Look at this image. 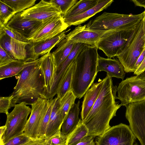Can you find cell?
Instances as JSON below:
<instances>
[{"label":"cell","mask_w":145,"mask_h":145,"mask_svg":"<svg viewBox=\"0 0 145 145\" xmlns=\"http://www.w3.org/2000/svg\"><path fill=\"white\" fill-rule=\"evenodd\" d=\"M117 86L106 74L100 93L91 110L82 121L88 130V136H99L109 129L110 120L122 106L116 101Z\"/></svg>","instance_id":"6da1fadb"},{"label":"cell","mask_w":145,"mask_h":145,"mask_svg":"<svg viewBox=\"0 0 145 145\" xmlns=\"http://www.w3.org/2000/svg\"><path fill=\"white\" fill-rule=\"evenodd\" d=\"M97 50L96 46L85 44L74 60L71 89L77 98L82 97L93 83L97 73Z\"/></svg>","instance_id":"7a4b0ae2"},{"label":"cell","mask_w":145,"mask_h":145,"mask_svg":"<svg viewBox=\"0 0 145 145\" xmlns=\"http://www.w3.org/2000/svg\"><path fill=\"white\" fill-rule=\"evenodd\" d=\"M17 75L16 84L10 95L12 107L16 103L25 102L30 105L39 98H45L44 80L40 59L38 63L25 68Z\"/></svg>","instance_id":"3957f363"},{"label":"cell","mask_w":145,"mask_h":145,"mask_svg":"<svg viewBox=\"0 0 145 145\" xmlns=\"http://www.w3.org/2000/svg\"><path fill=\"white\" fill-rule=\"evenodd\" d=\"M144 11L136 15L104 12L86 24L87 28L94 31L133 30L143 20Z\"/></svg>","instance_id":"277c9868"},{"label":"cell","mask_w":145,"mask_h":145,"mask_svg":"<svg viewBox=\"0 0 145 145\" xmlns=\"http://www.w3.org/2000/svg\"><path fill=\"white\" fill-rule=\"evenodd\" d=\"M145 44L142 20L138 24L126 46L116 57L126 72H134L135 66Z\"/></svg>","instance_id":"5b68a950"},{"label":"cell","mask_w":145,"mask_h":145,"mask_svg":"<svg viewBox=\"0 0 145 145\" xmlns=\"http://www.w3.org/2000/svg\"><path fill=\"white\" fill-rule=\"evenodd\" d=\"M25 102L16 104L12 111L7 115L6 129L0 140V145H4L12 138L24 133L27 117L31 111Z\"/></svg>","instance_id":"8992f818"},{"label":"cell","mask_w":145,"mask_h":145,"mask_svg":"<svg viewBox=\"0 0 145 145\" xmlns=\"http://www.w3.org/2000/svg\"><path fill=\"white\" fill-rule=\"evenodd\" d=\"M118 99L122 106L145 100V79L140 75L126 78L122 80L117 88Z\"/></svg>","instance_id":"52a82bcc"},{"label":"cell","mask_w":145,"mask_h":145,"mask_svg":"<svg viewBox=\"0 0 145 145\" xmlns=\"http://www.w3.org/2000/svg\"><path fill=\"white\" fill-rule=\"evenodd\" d=\"M134 30H116L105 33L96 46L102 50L108 58L116 56L120 54L128 42Z\"/></svg>","instance_id":"ba28073f"},{"label":"cell","mask_w":145,"mask_h":145,"mask_svg":"<svg viewBox=\"0 0 145 145\" xmlns=\"http://www.w3.org/2000/svg\"><path fill=\"white\" fill-rule=\"evenodd\" d=\"M136 137L129 125L120 123L97 136L96 145H135Z\"/></svg>","instance_id":"9c48e42d"},{"label":"cell","mask_w":145,"mask_h":145,"mask_svg":"<svg viewBox=\"0 0 145 145\" xmlns=\"http://www.w3.org/2000/svg\"><path fill=\"white\" fill-rule=\"evenodd\" d=\"M126 107L125 117L131 130L140 145H145V100Z\"/></svg>","instance_id":"30bf717a"},{"label":"cell","mask_w":145,"mask_h":145,"mask_svg":"<svg viewBox=\"0 0 145 145\" xmlns=\"http://www.w3.org/2000/svg\"><path fill=\"white\" fill-rule=\"evenodd\" d=\"M68 27L62 15L56 16L43 22L37 31L27 39L31 42H36L51 39Z\"/></svg>","instance_id":"8fae6325"},{"label":"cell","mask_w":145,"mask_h":145,"mask_svg":"<svg viewBox=\"0 0 145 145\" xmlns=\"http://www.w3.org/2000/svg\"><path fill=\"white\" fill-rule=\"evenodd\" d=\"M49 99L39 98L31 104V111L24 133L31 138L37 139L38 132L42 121L47 110Z\"/></svg>","instance_id":"7c38bea8"},{"label":"cell","mask_w":145,"mask_h":145,"mask_svg":"<svg viewBox=\"0 0 145 145\" xmlns=\"http://www.w3.org/2000/svg\"><path fill=\"white\" fill-rule=\"evenodd\" d=\"M20 13L26 18L41 22L62 15L60 8L56 4L43 0Z\"/></svg>","instance_id":"4fadbf2b"},{"label":"cell","mask_w":145,"mask_h":145,"mask_svg":"<svg viewBox=\"0 0 145 145\" xmlns=\"http://www.w3.org/2000/svg\"><path fill=\"white\" fill-rule=\"evenodd\" d=\"M63 31L55 37L46 40L36 42H31L27 46V57L30 61L39 59L40 56L43 55L50 52L55 46L66 37Z\"/></svg>","instance_id":"5bb4252c"},{"label":"cell","mask_w":145,"mask_h":145,"mask_svg":"<svg viewBox=\"0 0 145 145\" xmlns=\"http://www.w3.org/2000/svg\"><path fill=\"white\" fill-rule=\"evenodd\" d=\"M106 31H91L87 28L86 24L79 25L66 35L65 38L75 43L96 46L101 37Z\"/></svg>","instance_id":"9a60e30c"},{"label":"cell","mask_w":145,"mask_h":145,"mask_svg":"<svg viewBox=\"0 0 145 145\" xmlns=\"http://www.w3.org/2000/svg\"><path fill=\"white\" fill-rule=\"evenodd\" d=\"M85 45L84 43H76L68 56L58 67H55L49 99L53 98L57 94L59 85L68 69Z\"/></svg>","instance_id":"2e32d148"},{"label":"cell","mask_w":145,"mask_h":145,"mask_svg":"<svg viewBox=\"0 0 145 145\" xmlns=\"http://www.w3.org/2000/svg\"><path fill=\"white\" fill-rule=\"evenodd\" d=\"M43 22L26 18L20 12L14 14L5 26L20 33L27 39L34 34Z\"/></svg>","instance_id":"e0dca14e"},{"label":"cell","mask_w":145,"mask_h":145,"mask_svg":"<svg viewBox=\"0 0 145 145\" xmlns=\"http://www.w3.org/2000/svg\"><path fill=\"white\" fill-rule=\"evenodd\" d=\"M0 46L12 57L18 60L27 57V46L30 43L22 42L11 38L0 30Z\"/></svg>","instance_id":"ac0fdd59"},{"label":"cell","mask_w":145,"mask_h":145,"mask_svg":"<svg viewBox=\"0 0 145 145\" xmlns=\"http://www.w3.org/2000/svg\"><path fill=\"white\" fill-rule=\"evenodd\" d=\"M39 59L40 67L44 80V96L45 99H48L53 83L56 64L53 55L50 52L43 55Z\"/></svg>","instance_id":"d6986e66"},{"label":"cell","mask_w":145,"mask_h":145,"mask_svg":"<svg viewBox=\"0 0 145 145\" xmlns=\"http://www.w3.org/2000/svg\"><path fill=\"white\" fill-rule=\"evenodd\" d=\"M97 72L105 71L111 77L123 80L125 72L123 66L118 60L111 58H105L99 56Z\"/></svg>","instance_id":"ffe728a7"},{"label":"cell","mask_w":145,"mask_h":145,"mask_svg":"<svg viewBox=\"0 0 145 145\" xmlns=\"http://www.w3.org/2000/svg\"><path fill=\"white\" fill-rule=\"evenodd\" d=\"M114 1L113 0H99L98 3L93 8L81 14L64 19L68 27L72 25H79L88 20L97 13L106 9Z\"/></svg>","instance_id":"44dd1931"},{"label":"cell","mask_w":145,"mask_h":145,"mask_svg":"<svg viewBox=\"0 0 145 145\" xmlns=\"http://www.w3.org/2000/svg\"><path fill=\"white\" fill-rule=\"evenodd\" d=\"M104 78L93 83L85 93L82 106L81 119L84 121L91 110L99 95Z\"/></svg>","instance_id":"7402d4cb"},{"label":"cell","mask_w":145,"mask_h":145,"mask_svg":"<svg viewBox=\"0 0 145 145\" xmlns=\"http://www.w3.org/2000/svg\"><path fill=\"white\" fill-rule=\"evenodd\" d=\"M39 58L35 61H30L28 59L24 60L16 61L5 66L0 67V80L17 76L25 68L38 63Z\"/></svg>","instance_id":"603a6c76"},{"label":"cell","mask_w":145,"mask_h":145,"mask_svg":"<svg viewBox=\"0 0 145 145\" xmlns=\"http://www.w3.org/2000/svg\"><path fill=\"white\" fill-rule=\"evenodd\" d=\"M60 99L56 97L53 105L46 133L47 139L61 131L63 121L59 111Z\"/></svg>","instance_id":"cb8c5ba5"},{"label":"cell","mask_w":145,"mask_h":145,"mask_svg":"<svg viewBox=\"0 0 145 145\" xmlns=\"http://www.w3.org/2000/svg\"><path fill=\"white\" fill-rule=\"evenodd\" d=\"M80 103L79 101L77 103H74L72 105L62 123L61 132L64 135H68L70 133L79 122Z\"/></svg>","instance_id":"d4e9b609"},{"label":"cell","mask_w":145,"mask_h":145,"mask_svg":"<svg viewBox=\"0 0 145 145\" xmlns=\"http://www.w3.org/2000/svg\"><path fill=\"white\" fill-rule=\"evenodd\" d=\"M76 43L65 38L56 45L57 48L52 53L56 67H58L68 56Z\"/></svg>","instance_id":"484cf974"},{"label":"cell","mask_w":145,"mask_h":145,"mask_svg":"<svg viewBox=\"0 0 145 145\" xmlns=\"http://www.w3.org/2000/svg\"><path fill=\"white\" fill-rule=\"evenodd\" d=\"M99 0H80L76 3L63 16L64 19L77 16L93 8L99 3Z\"/></svg>","instance_id":"4316f807"},{"label":"cell","mask_w":145,"mask_h":145,"mask_svg":"<svg viewBox=\"0 0 145 145\" xmlns=\"http://www.w3.org/2000/svg\"><path fill=\"white\" fill-rule=\"evenodd\" d=\"M74 66V60L70 65L59 85L57 91V97L59 99L62 98L67 92L71 90V83Z\"/></svg>","instance_id":"83f0119b"},{"label":"cell","mask_w":145,"mask_h":145,"mask_svg":"<svg viewBox=\"0 0 145 145\" xmlns=\"http://www.w3.org/2000/svg\"><path fill=\"white\" fill-rule=\"evenodd\" d=\"M88 130L80 119L74 129L67 135L66 145H76L88 136Z\"/></svg>","instance_id":"f1b7e54d"},{"label":"cell","mask_w":145,"mask_h":145,"mask_svg":"<svg viewBox=\"0 0 145 145\" xmlns=\"http://www.w3.org/2000/svg\"><path fill=\"white\" fill-rule=\"evenodd\" d=\"M76 98V95L71 90L60 99L59 111L63 122L72 106L74 103Z\"/></svg>","instance_id":"f546056e"},{"label":"cell","mask_w":145,"mask_h":145,"mask_svg":"<svg viewBox=\"0 0 145 145\" xmlns=\"http://www.w3.org/2000/svg\"><path fill=\"white\" fill-rule=\"evenodd\" d=\"M2 1L8 6L15 14L22 12L35 5L36 0H3Z\"/></svg>","instance_id":"4dcf8cb0"},{"label":"cell","mask_w":145,"mask_h":145,"mask_svg":"<svg viewBox=\"0 0 145 145\" xmlns=\"http://www.w3.org/2000/svg\"><path fill=\"white\" fill-rule=\"evenodd\" d=\"M56 97L49 99L48 105L45 115L40 124L38 132V138L46 139L47 127L49 122L52 108L55 100Z\"/></svg>","instance_id":"1f68e13d"},{"label":"cell","mask_w":145,"mask_h":145,"mask_svg":"<svg viewBox=\"0 0 145 145\" xmlns=\"http://www.w3.org/2000/svg\"><path fill=\"white\" fill-rule=\"evenodd\" d=\"M14 14L11 8L0 0V28L5 26Z\"/></svg>","instance_id":"d6a6232c"},{"label":"cell","mask_w":145,"mask_h":145,"mask_svg":"<svg viewBox=\"0 0 145 145\" xmlns=\"http://www.w3.org/2000/svg\"><path fill=\"white\" fill-rule=\"evenodd\" d=\"M60 8L62 15H64L78 1L77 0H51Z\"/></svg>","instance_id":"836d02e7"},{"label":"cell","mask_w":145,"mask_h":145,"mask_svg":"<svg viewBox=\"0 0 145 145\" xmlns=\"http://www.w3.org/2000/svg\"><path fill=\"white\" fill-rule=\"evenodd\" d=\"M0 30H3L9 37L16 40L25 43H31L27 37L12 29L5 26L0 28Z\"/></svg>","instance_id":"e575fe53"},{"label":"cell","mask_w":145,"mask_h":145,"mask_svg":"<svg viewBox=\"0 0 145 145\" xmlns=\"http://www.w3.org/2000/svg\"><path fill=\"white\" fill-rule=\"evenodd\" d=\"M67 135L59 131L48 139H46L48 145H66Z\"/></svg>","instance_id":"d590c367"},{"label":"cell","mask_w":145,"mask_h":145,"mask_svg":"<svg viewBox=\"0 0 145 145\" xmlns=\"http://www.w3.org/2000/svg\"><path fill=\"white\" fill-rule=\"evenodd\" d=\"M33 139L24 133L12 138L4 145H23Z\"/></svg>","instance_id":"8d00e7d4"},{"label":"cell","mask_w":145,"mask_h":145,"mask_svg":"<svg viewBox=\"0 0 145 145\" xmlns=\"http://www.w3.org/2000/svg\"><path fill=\"white\" fill-rule=\"evenodd\" d=\"M12 95L8 97H1L0 98V112L7 115L9 109L12 107Z\"/></svg>","instance_id":"74e56055"},{"label":"cell","mask_w":145,"mask_h":145,"mask_svg":"<svg viewBox=\"0 0 145 145\" xmlns=\"http://www.w3.org/2000/svg\"><path fill=\"white\" fill-rule=\"evenodd\" d=\"M0 46V67L16 61Z\"/></svg>","instance_id":"f35d334b"},{"label":"cell","mask_w":145,"mask_h":145,"mask_svg":"<svg viewBox=\"0 0 145 145\" xmlns=\"http://www.w3.org/2000/svg\"><path fill=\"white\" fill-rule=\"evenodd\" d=\"M132 1L136 6L143 7L144 9L145 15L142 21V28L144 34V37L145 42V0H132Z\"/></svg>","instance_id":"ab89813d"},{"label":"cell","mask_w":145,"mask_h":145,"mask_svg":"<svg viewBox=\"0 0 145 145\" xmlns=\"http://www.w3.org/2000/svg\"><path fill=\"white\" fill-rule=\"evenodd\" d=\"M95 137L92 136H87L76 145H95L94 141Z\"/></svg>","instance_id":"60d3db41"},{"label":"cell","mask_w":145,"mask_h":145,"mask_svg":"<svg viewBox=\"0 0 145 145\" xmlns=\"http://www.w3.org/2000/svg\"><path fill=\"white\" fill-rule=\"evenodd\" d=\"M23 145H48L46 139H33Z\"/></svg>","instance_id":"b9f144b4"},{"label":"cell","mask_w":145,"mask_h":145,"mask_svg":"<svg viewBox=\"0 0 145 145\" xmlns=\"http://www.w3.org/2000/svg\"><path fill=\"white\" fill-rule=\"evenodd\" d=\"M145 71V57L140 66L134 72V74L136 75H140Z\"/></svg>","instance_id":"7bdbcfd3"},{"label":"cell","mask_w":145,"mask_h":145,"mask_svg":"<svg viewBox=\"0 0 145 145\" xmlns=\"http://www.w3.org/2000/svg\"><path fill=\"white\" fill-rule=\"evenodd\" d=\"M145 57V47L142 52L138 58L135 66V71L142 63Z\"/></svg>","instance_id":"ee69618b"},{"label":"cell","mask_w":145,"mask_h":145,"mask_svg":"<svg viewBox=\"0 0 145 145\" xmlns=\"http://www.w3.org/2000/svg\"><path fill=\"white\" fill-rule=\"evenodd\" d=\"M140 76L141 78L145 79V71L140 75Z\"/></svg>","instance_id":"f6af8a7d"}]
</instances>
